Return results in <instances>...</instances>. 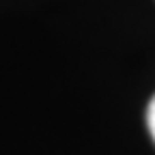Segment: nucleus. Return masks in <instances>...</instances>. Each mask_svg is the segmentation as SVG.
<instances>
[{"instance_id":"obj_1","label":"nucleus","mask_w":155,"mask_h":155,"mask_svg":"<svg viewBox=\"0 0 155 155\" xmlns=\"http://www.w3.org/2000/svg\"><path fill=\"white\" fill-rule=\"evenodd\" d=\"M147 125H149V131H151L153 140H155V95H153V99L147 108Z\"/></svg>"}]
</instances>
